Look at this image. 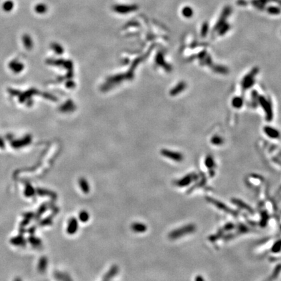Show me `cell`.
Here are the masks:
<instances>
[{"label": "cell", "instance_id": "cell-7", "mask_svg": "<svg viewBox=\"0 0 281 281\" xmlns=\"http://www.w3.org/2000/svg\"><path fill=\"white\" fill-rule=\"evenodd\" d=\"M204 165H205L206 167L208 169L209 171H212L211 173H212V175H214L215 162L214 158H213L212 155H208L206 157L205 159H204ZM211 173H210V174H211Z\"/></svg>", "mask_w": 281, "mask_h": 281}, {"label": "cell", "instance_id": "cell-25", "mask_svg": "<svg viewBox=\"0 0 281 281\" xmlns=\"http://www.w3.org/2000/svg\"><path fill=\"white\" fill-rule=\"evenodd\" d=\"M3 146H4L3 141L1 138H0V147H3Z\"/></svg>", "mask_w": 281, "mask_h": 281}, {"label": "cell", "instance_id": "cell-10", "mask_svg": "<svg viewBox=\"0 0 281 281\" xmlns=\"http://www.w3.org/2000/svg\"><path fill=\"white\" fill-rule=\"evenodd\" d=\"M31 136H27L24 137L23 139H20V140L13 141L12 143V146L15 148H20L28 145V144L31 143Z\"/></svg>", "mask_w": 281, "mask_h": 281}, {"label": "cell", "instance_id": "cell-8", "mask_svg": "<svg viewBox=\"0 0 281 281\" xmlns=\"http://www.w3.org/2000/svg\"><path fill=\"white\" fill-rule=\"evenodd\" d=\"M37 93V90L35 89H30L29 90H27V91H25L24 92L22 93L19 95V102L20 103H24L27 100H28L29 98H31V97L33 95L36 94Z\"/></svg>", "mask_w": 281, "mask_h": 281}, {"label": "cell", "instance_id": "cell-15", "mask_svg": "<svg viewBox=\"0 0 281 281\" xmlns=\"http://www.w3.org/2000/svg\"><path fill=\"white\" fill-rule=\"evenodd\" d=\"M47 6L44 3H39L35 7V11L38 14H44L47 11Z\"/></svg>", "mask_w": 281, "mask_h": 281}, {"label": "cell", "instance_id": "cell-11", "mask_svg": "<svg viewBox=\"0 0 281 281\" xmlns=\"http://www.w3.org/2000/svg\"><path fill=\"white\" fill-rule=\"evenodd\" d=\"M265 134L271 139H277L279 138L280 133L277 129L271 126H266L264 129Z\"/></svg>", "mask_w": 281, "mask_h": 281}, {"label": "cell", "instance_id": "cell-4", "mask_svg": "<svg viewBox=\"0 0 281 281\" xmlns=\"http://www.w3.org/2000/svg\"><path fill=\"white\" fill-rule=\"evenodd\" d=\"M138 9L136 5H117L113 7V10L115 12L120 14H126L133 12Z\"/></svg>", "mask_w": 281, "mask_h": 281}, {"label": "cell", "instance_id": "cell-16", "mask_svg": "<svg viewBox=\"0 0 281 281\" xmlns=\"http://www.w3.org/2000/svg\"><path fill=\"white\" fill-rule=\"evenodd\" d=\"M2 7H3V11H5V12H11L14 7L13 1H11V0H7V1H5Z\"/></svg>", "mask_w": 281, "mask_h": 281}, {"label": "cell", "instance_id": "cell-14", "mask_svg": "<svg viewBox=\"0 0 281 281\" xmlns=\"http://www.w3.org/2000/svg\"><path fill=\"white\" fill-rule=\"evenodd\" d=\"M22 41L25 48H26L27 50L32 49V48H33V41H32V39L29 35L27 34L24 35L22 37Z\"/></svg>", "mask_w": 281, "mask_h": 281}, {"label": "cell", "instance_id": "cell-21", "mask_svg": "<svg viewBox=\"0 0 281 281\" xmlns=\"http://www.w3.org/2000/svg\"><path fill=\"white\" fill-rule=\"evenodd\" d=\"M281 250V241H277L273 246L272 250L273 252H278Z\"/></svg>", "mask_w": 281, "mask_h": 281}, {"label": "cell", "instance_id": "cell-19", "mask_svg": "<svg viewBox=\"0 0 281 281\" xmlns=\"http://www.w3.org/2000/svg\"><path fill=\"white\" fill-rule=\"evenodd\" d=\"M211 143L213 145H221L223 143V139L219 136H215L211 139Z\"/></svg>", "mask_w": 281, "mask_h": 281}, {"label": "cell", "instance_id": "cell-9", "mask_svg": "<svg viewBox=\"0 0 281 281\" xmlns=\"http://www.w3.org/2000/svg\"><path fill=\"white\" fill-rule=\"evenodd\" d=\"M118 272V267L117 265H113L111 268L109 269V271L104 275V277L102 278V280H108L112 279L114 278L116 275H117Z\"/></svg>", "mask_w": 281, "mask_h": 281}, {"label": "cell", "instance_id": "cell-20", "mask_svg": "<svg viewBox=\"0 0 281 281\" xmlns=\"http://www.w3.org/2000/svg\"><path fill=\"white\" fill-rule=\"evenodd\" d=\"M7 92H9V94L11 95V96H19V95L21 94V92L19 90L11 89V88H8Z\"/></svg>", "mask_w": 281, "mask_h": 281}, {"label": "cell", "instance_id": "cell-22", "mask_svg": "<svg viewBox=\"0 0 281 281\" xmlns=\"http://www.w3.org/2000/svg\"><path fill=\"white\" fill-rule=\"evenodd\" d=\"M46 262H47V261H46V259L45 258H43V259L41 260L40 264H39V268H40V270H42L43 271H45V269L46 268Z\"/></svg>", "mask_w": 281, "mask_h": 281}, {"label": "cell", "instance_id": "cell-12", "mask_svg": "<svg viewBox=\"0 0 281 281\" xmlns=\"http://www.w3.org/2000/svg\"><path fill=\"white\" fill-rule=\"evenodd\" d=\"M132 230L137 233H143L147 231V226L143 223H134L131 226Z\"/></svg>", "mask_w": 281, "mask_h": 281}, {"label": "cell", "instance_id": "cell-6", "mask_svg": "<svg viewBox=\"0 0 281 281\" xmlns=\"http://www.w3.org/2000/svg\"><path fill=\"white\" fill-rule=\"evenodd\" d=\"M9 67L14 73L18 74L22 72L24 68V64L22 63L17 60H13L9 64Z\"/></svg>", "mask_w": 281, "mask_h": 281}, {"label": "cell", "instance_id": "cell-2", "mask_svg": "<svg viewBox=\"0 0 281 281\" xmlns=\"http://www.w3.org/2000/svg\"><path fill=\"white\" fill-rule=\"evenodd\" d=\"M161 154L165 157H167L169 159L175 161L177 163H180L182 162L184 157L182 153L178 152H175V151H171L168 149H163L161 150Z\"/></svg>", "mask_w": 281, "mask_h": 281}, {"label": "cell", "instance_id": "cell-18", "mask_svg": "<svg viewBox=\"0 0 281 281\" xmlns=\"http://www.w3.org/2000/svg\"><path fill=\"white\" fill-rule=\"evenodd\" d=\"M89 217L90 216L89 213L85 210L81 211L80 212V214H79V219L83 223L87 222L89 220Z\"/></svg>", "mask_w": 281, "mask_h": 281}, {"label": "cell", "instance_id": "cell-13", "mask_svg": "<svg viewBox=\"0 0 281 281\" xmlns=\"http://www.w3.org/2000/svg\"><path fill=\"white\" fill-rule=\"evenodd\" d=\"M79 185L82 192L85 194H88L90 192V185L87 180L84 178H81L79 180Z\"/></svg>", "mask_w": 281, "mask_h": 281}, {"label": "cell", "instance_id": "cell-1", "mask_svg": "<svg viewBox=\"0 0 281 281\" xmlns=\"http://www.w3.org/2000/svg\"><path fill=\"white\" fill-rule=\"evenodd\" d=\"M196 230V226L193 224H188L180 228L176 229L171 231L169 234V238L171 240H176L182 238L185 236L189 235V234L193 233Z\"/></svg>", "mask_w": 281, "mask_h": 281}, {"label": "cell", "instance_id": "cell-24", "mask_svg": "<svg viewBox=\"0 0 281 281\" xmlns=\"http://www.w3.org/2000/svg\"><path fill=\"white\" fill-rule=\"evenodd\" d=\"M191 13H192L191 11L190 10L189 8H186V9H183V15H184L185 17H190V16L191 15Z\"/></svg>", "mask_w": 281, "mask_h": 281}, {"label": "cell", "instance_id": "cell-17", "mask_svg": "<svg viewBox=\"0 0 281 281\" xmlns=\"http://www.w3.org/2000/svg\"><path fill=\"white\" fill-rule=\"evenodd\" d=\"M243 100L241 97H235L232 101V104L235 108H240L243 106Z\"/></svg>", "mask_w": 281, "mask_h": 281}, {"label": "cell", "instance_id": "cell-23", "mask_svg": "<svg viewBox=\"0 0 281 281\" xmlns=\"http://www.w3.org/2000/svg\"><path fill=\"white\" fill-rule=\"evenodd\" d=\"M52 48L56 53H61V51H62L61 48L60 47L59 45H57V44H53V45H52Z\"/></svg>", "mask_w": 281, "mask_h": 281}, {"label": "cell", "instance_id": "cell-5", "mask_svg": "<svg viewBox=\"0 0 281 281\" xmlns=\"http://www.w3.org/2000/svg\"><path fill=\"white\" fill-rule=\"evenodd\" d=\"M78 222L76 217H72L68 221V225H67L66 232L70 235H73L78 231Z\"/></svg>", "mask_w": 281, "mask_h": 281}, {"label": "cell", "instance_id": "cell-3", "mask_svg": "<svg viewBox=\"0 0 281 281\" xmlns=\"http://www.w3.org/2000/svg\"><path fill=\"white\" fill-rule=\"evenodd\" d=\"M197 178L198 177H197V175L195 173H189L184 176L182 178H180V179L176 180L175 184L176 186L180 187H186L193 182L195 180H196Z\"/></svg>", "mask_w": 281, "mask_h": 281}]
</instances>
